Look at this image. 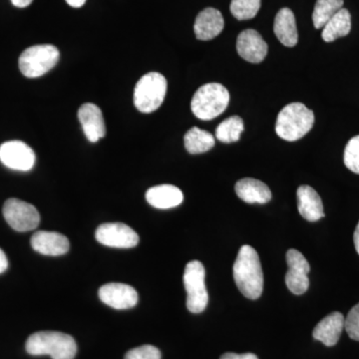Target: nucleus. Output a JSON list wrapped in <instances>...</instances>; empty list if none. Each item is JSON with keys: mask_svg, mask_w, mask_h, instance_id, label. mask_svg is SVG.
I'll use <instances>...</instances> for the list:
<instances>
[{"mask_svg": "<svg viewBox=\"0 0 359 359\" xmlns=\"http://www.w3.org/2000/svg\"><path fill=\"white\" fill-rule=\"evenodd\" d=\"M86 0H66L70 6L75 7V8H79V7L83 6Z\"/></svg>", "mask_w": 359, "mask_h": 359, "instance_id": "nucleus-33", "label": "nucleus"}, {"mask_svg": "<svg viewBox=\"0 0 359 359\" xmlns=\"http://www.w3.org/2000/svg\"><path fill=\"white\" fill-rule=\"evenodd\" d=\"M297 199L299 214L306 221L318 222L325 217L323 201L311 187H299L297 189Z\"/></svg>", "mask_w": 359, "mask_h": 359, "instance_id": "nucleus-18", "label": "nucleus"}, {"mask_svg": "<svg viewBox=\"0 0 359 359\" xmlns=\"http://www.w3.org/2000/svg\"><path fill=\"white\" fill-rule=\"evenodd\" d=\"M4 217L7 224L18 231L35 230L40 223V215L34 205L18 199H8L4 205Z\"/></svg>", "mask_w": 359, "mask_h": 359, "instance_id": "nucleus-8", "label": "nucleus"}, {"mask_svg": "<svg viewBox=\"0 0 359 359\" xmlns=\"http://www.w3.org/2000/svg\"><path fill=\"white\" fill-rule=\"evenodd\" d=\"M235 190L238 197L248 204H266L271 200V192L269 187L259 180H240L236 184Z\"/></svg>", "mask_w": 359, "mask_h": 359, "instance_id": "nucleus-20", "label": "nucleus"}, {"mask_svg": "<svg viewBox=\"0 0 359 359\" xmlns=\"http://www.w3.org/2000/svg\"><path fill=\"white\" fill-rule=\"evenodd\" d=\"M351 29V13L347 9L341 8L323 26L321 37L325 42H332L339 37L346 36Z\"/></svg>", "mask_w": 359, "mask_h": 359, "instance_id": "nucleus-22", "label": "nucleus"}, {"mask_svg": "<svg viewBox=\"0 0 359 359\" xmlns=\"http://www.w3.org/2000/svg\"><path fill=\"white\" fill-rule=\"evenodd\" d=\"M125 359H161V353L157 347L146 344L128 351Z\"/></svg>", "mask_w": 359, "mask_h": 359, "instance_id": "nucleus-29", "label": "nucleus"}, {"mask_svg": "<svg viewBox=\"0 0 359 359\" xmlns=\"http://www.w3.org/2000/svg\"><path fill=\"white\" fill-rule=\"evenodd\" d=\"M99 297L103 304L115 309L134 308L138 302V294L134 287L125 283H111L99 290Z\"/></svg>", "mask_w": 359, "mask_h": 359, "instance_id": "nucleus-12", "label": "nucleus"}, {"mask_svg": "<svg viewBox=\"0 0 359 359\" xmlns=\"http://www.w3.org/2000/svg\"><path fill=\"white\" fill-rule=\"evenodd\" d=\"M186 150L190 154H202L208 152L215 146L214 136L210 132L193 127L184 137Z\"/></svg>", "mask_w": 359, "mask_h": 359, "instance_id": "nucleus-23", "label": "nucleus"}, {"mask_svg": "<svg viewBox=\"0 0 359 359\" xmlns=\"http://www.w3.org/2000/svg\"><path fill=\"white\" fill-rule=\"evenodd\" d=\"M313 124V111L302 103H290L278 115L276 132L283 140L297 141L311 131Z\"/></svg>", "mask_w": 359, "mask_h": 359, "instance_id": "nucleus-3", "label": "nucleus"}, {"mask_svg": "<svg viewBox=\"0 0 359 359\" xmlns=\"http://www.w3.org/2000/svg\"><path fill=\"white\" fill-rule=\"evenodd\" d=\"M95 237L100 244L119 249H130L139 243L138 233L123 223L101 224L97 229Z\"/></svg>", "mask_w": 359, "mask_h": 359, "instance_id": "nucleus-10", "label": "nucleus"}, {"mask_svg": "<svg viewBox=\"0 0 359 359\" xmlns=\"http://www.w3.org/2000/svg\"><path fill=\"white\" fill-rule=\"evenodd\" d=\"M146 200L157 209H172L178 207L184 201V195L178 187L160 185L152 187L146 193Z\"/></svg>", "mask_w": 359, "mask_h": 359, "instance_id": "nucleus-19", "label": "nucleus"}, {"mask_svg": "<svg viewBox=\"0 0 359 359\" xmlns=\"http://www.w3.org/2000/svg\"><path fill=\"white\" fill-rule=\"evenodd\" d=\"M35 153L22 141L4 142L0 146V162L15 171L27 172L35 164Z\"/></svg>", "mask_w": 359, "mask_h": 359, "instance_id": "nucleus-9", "label": "nucleus"}, {"mask_svg": "<svg viewBox=\"0 0 359 359\" xmlns=\"http://www.w3.org/2000/svg\"><path fill=\"white\" fill-rule=\"evenodd\" d=\"M58 60L59 51L53 45H34L22 52L18 65L25 77L37 78L46 74Z\"/></svg>", "mask_w": 359, "mask_h": 359, "instance_id": "nucleus-6", "label": "nucleus"}, {"mask_svg": "<svg viewBox=\"0 0 359 359\" xmlns=\"http://www.w3.org/2000/svg\"><path fill=\"white\" fill-rule=\"evenodd\" d=\"M25 348L30 355H49L52 359H74L77 353L74 339L58 332H39L30 335Z\"/></svg>", "mask_w": 359, "mask_h": 359, "instance_id": "nucleus-2", "label": "nucleus"}, {"mask_svg": "<svg viewBox=\"0 0 359 359\" xmlns=\"http://www.w3.org/2000/svg\"><path fill=\"white\" fill-rule=\"evenodd\" d=\"M167 80L158 72L144 75L134 90L135 107L140 112L152 113L159 109L167 94Z\"/></svg>", "mask_w": 359, "mask_h": 359, "instance_id": "nucleus-5", "label": "nucleus"}, {"mask_svg": "<svg viewBox=\"0 0 359 359\" xmlns=\"http://www.w3.org/2000/svg\"><path fill=\"white\" fill-rule=\"evenodd\" d=\"M238 55L250 63H261L268 54V44L262 35L254 29H245L237 39Z\"/></svg>", "mask_w": 359, "mask_h": 359, "instance_id": "nucleus-13", "label": "nucleus"}, {"mask_svg": "<svg viewBox=\"0 0 359 359\" xmlns=\"http://www.w3.org/2000/svg\"><path fill=\"white\" fill-rule=\"evenodd\" d=\"M344 328L351 339L359 341V304L354 306L347 314Z\"/></svg>", "mask_w": 359, "mask_h": 359, "instance_id": "nucleus-28", "label": "nucleus"}, {"mask_svg": "<svg viewBox=\"0 0 359 359\" xmlns=\"http://www.w3.org/2000/svg\"><path fill=\"white\" fill-rule=\"evenodd\" d=\"M219 359H259L256 354L254 353H244L238 354L233 353H226L223 354Z\"/></svg>", "mask_w": 359, "mask_h": 359, "instance_id": "nucleus-30", "label": "nucleus"}, {"mask_svg": "<svg viewBox=\"0 0 359 359\" xmlns=\"http://www.w3.org/2000/svg\"><path fill=\"white\" fill-rule=\"evenodd\" d=\"M353 242L354 245H355L356 252H358V254L359 255V222L358 226H356L355 231H354Z\"/></svg>", "mask_w": 359, "mask_h": 359, "instance_id": "nucleus-34", "label": "nucleus"}, {"mask_svg": "<svg viewBox=\"0 0 359 359\" xmlns=\"http://www.w3.org/2000/svg\"><path fill=\"white\" fill-rule=\"evenodd\" d=\"M205 271L199 261H192L184 271V285L187 292V308L193 313H201L207 308L209 294L205 283Z\"/></svg>", "mask_w": 359, "mask_h": 359, "instance_id": "nucleus-7", "label": "nucleus"}, {"mask_svg": "<svg viewBox=\"0 0 359 359\" xmlns=\"http://www.w3.org/2000/svg\"><path fill=\"white\" fill-rule=\"evenodd\" d=\"M287 263L289 266L285 275V285L294 294H304L309 290V273L311 266L308 259L297 250L290 249L287 252Z\"/></svg>", "mask_w": 359, "mask_h": 359, "instance_id": "nucleus-11", "label": "nucleus"}, {"mask_svg": "<svg viewBox=\"0 0 359 359\" xmlns=\"http://www.w3.org/2000/svg\"><path fill=\"white\" fill-rule=\"evenodd\" d=\"M244 121L238 116L226 118L217 127L216 138L223 143H233L240 140L241 135L244 132Z\"/></svg>", "mask_w": 359, "mask_h": 359, "instance_id": "nucleus-25", "label": "nucleus"}, {"mask_svg": "<svg viewBox=\"0 0 359 359\" xmlns=\"http://www.w3.org/2000/svg\"><path fill=\"white\" fill-rule=\"evenodd\" d=\"M273 32L280 43L287 47H294L299 41L297 22L294 14L290 8H283L278 11L275 18Z\"/></svg>", "mask_w": 359, "mask_h": 359, "instance_id": "nucleus-21", "label": "nucleus"}, {"mask_svg": "<svg viewBox=\"0 0 359 359\" xmlns=\"http://www.w3.org/2000/svg\"><path fill=\"white\" fill-rule=\"evenodd\" d=\"M14 6L25 8L32 4L33 0H11Z\"/></svg>", "mask_w": 359, "mask_h": 359, "instance_id": "nucleus-32", "label": "nucleus"}, {"mask_svg": "<svg viewBox=\"0 0 359 359\" xmlns=\"http://www.w3.org/2000/svg\"><path fill=\"white\" fill-rule=\"evenodd\" d=\"M344 0H316L313 13V21L316 29L323 28L327 21L344 8Z\"/></svg>", "mask_w": 359, "mask_h": 359, "instance_id": "nucleus-24", "label": "nucleus"}, {"mask_svg": "<svg viewBox=\"0 0 359 359\" xmlns=\"http://www.w3.org/2000/svg\"><path fill=\"white\" fill-rule=\"evenodd\" d=\"M344 161L347 169L359 174V135L347 143L344 149Z\"/></svg>", "mask_w": 359, "mask_h": 359, "instance_id": "nucleus-27", "label": "nucleus"}, {"mask_svg": "<svg viewBox=\"0 0 359 359\" xmlns=\"http://www.w3.org/2000/svg\"><path fill=\"white\" fill-rule=\"evenodd\" d=\"M261 8V0H231V13L238 20H252Z\"/></svg>", "mask_w": 359, "mask_h": 359, "instance_id": "nucleus-26", "label": "nucleus"}, {"mask_svg": "<svg viewBox=\"0 0 359 359\" xmlns=\"http://www.w3.org/2000/svg\"><path fill=\"white\" fill-rule=\"evenodd\" d=\"M233 280L238 290L247 299H259L264 290V273L257 250L245 245L238 250L233 264Z\"/></svg>", "mask_w": 359, "mask_h": 359, "instance_id": "nucleus-1", "label": "nucleus"}, {"mask_svg": "<svg viewBox=\"0 0 359 359\" xmlns=\"http://www.w3.org/2000/svg\"><path fill=\"white\" fill-rule=\"evenodd\" d=\"M7 268H8V261H7L6 252L0 249V273H4Z\"/></svg>", "mask_w": 359, "mask_h": 359, "instance_id": "nucleus-31", "label": "nucleus"}, {"mask_svg": "<svg viewBox=\"0 0 359 359\" xmlns=\"http://www.w3.org/2000/svg\"><path fill=\"white\" fill-rule=\"evenodd\" d=\"M346 318L344 314L334 311L323 318L314 327V339L323 342L325 346H334L339 342L340 335L344 330Z\"/></svg>", "mask_w": 359, "mask_h": 359, "instance_id": "nucleus-17", "label": "nucleus"}, {"mask_svg": "<svg viewBox=\"0 0 359 359\" xmlns=\"http://www.w3.org/2000/svg\"><path fill=\"white\" fill-rule=\"evenodd\" d=\"M30 244L35 252L44 256H62L70 249L68 238L56 231H36L32 236Z\"/></svg>", "mask_w": 359, "mask_h": 359, "instance_id": "nucleus-15", "label": "nucleus"}, {"mask_svg": "<svg viewBox=\"0 0 359 359\" xmlns=\"http://www.w3.org/2000/svg\"><path fill=\"white\" fill-rule=\"evenodd\" d=\"M230 102V93L224 85L208 83L201 86L191 102V109L198 119L212 120L223 114Z\"/></svg>", "mask_w": 359, "mask_h": 359, "instance_id": "nucleus-4", "label": "nucleus"}, {"mask_svg": "<svg viewBox=\"0 0 359 359\" xmlns=\"http://www.w3.org/2000/svg\"><path fill=\"white\" fill-rule=\"evenodd\" d=\"M78 119L82 125L85 136L92 143L104 138L106 134L102 111L93 103H85L78 110Z\"/></svg>", "mask_w": 359, "mask_h": 359, "instance_id": "nucleus-14", "label": "nucleus"}, {"mask_svg": "<svg viewBox=\"0 0 359 359\" xmlns=\"http://www.w3.org/2000/svg\"><path fill=\"white\" fill-rule=\"evenodd\" d=\"M224 27V20L221 11L208 7L198 14L194 25V32L198 39L208 41L218 36L223 32Z\"/></svg>", "mask_w": 359, "mask_h": 359, "instance_id": "nucleus-16", "label": "nucleus"}]
</instances>
